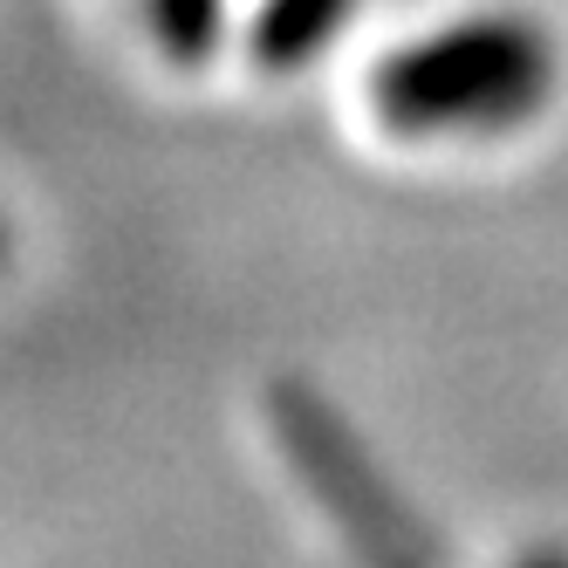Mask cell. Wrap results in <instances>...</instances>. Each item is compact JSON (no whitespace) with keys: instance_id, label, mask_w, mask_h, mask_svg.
<instances>
[{"instance_id":"1","label":"cell","mask_w":568,"mask_h":568,"mask_svg":"<svg viewBox=\"0 0 568 568\" xmlns=\"http://www.w3.org/2000/svg\"><path fill=\"white\" fill-rule=\"evenodd\" d=\"M561 97V42L527 8H466L363 69V116L390 144H500Z\"/></svg>"},{"instance_id":"3","label":"cell","mask_w":568,"mask_h":568,"mask_svg":"<svg viewBox=\"0 0 568 568\" xmlns=\"http://www.w3.org/2000/svg\"><path fill=\"white\" fill-rule=\"evenodd\" d=\"M514 568H568V548L561 541H541V548H527Z\"/></svg>"},{"instance_id":"2","label":"cell","mask_w":568,"mask_h":568,"mask_svg":"<svg viewBox=\"0 0 568 568\" xmlns=\"http://www.w3.org/2000/svg\"><path fill=\"white\" fill-rule=\"evenodd\" d=\"M349 14H356V0H261V14L247 28V55L254 69L295 75L336 42Z\"/></svg>"}]
</instances>
